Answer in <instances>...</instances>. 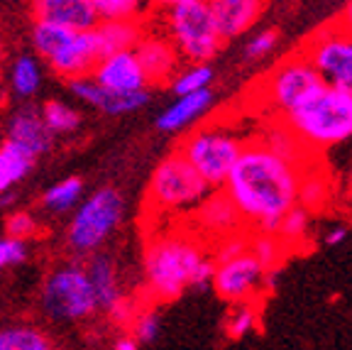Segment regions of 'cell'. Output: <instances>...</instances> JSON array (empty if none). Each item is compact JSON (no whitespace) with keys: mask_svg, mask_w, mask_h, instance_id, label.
<instances>
[{"mask_svg":"<svg viewBox=\"0 0 352 350\" xmlns=\"http://www.w3.org/2000/svg\"><path fill=\"white\" fill-rule=\"evenodd\" d=\"M306 167L276 154L259 137L245 145L223 189L235 201L248 230L276 233L281 218L298 203Z\"/></svg>","mask_w":352,"mask_h":350,"instance_id":"1","label":"cell"},{"mask_svg":"<svg viewBox=\"0 0 352 350\" xmlns=\"http://www.w3.org/2000/svg\"><path fill=\"white\" fill-rule=\"evenodd\" d=\"M144 287L149 301H174L186 289L213 287V247L191 225L154 230L144 245Z\"/></svg>","mask_w":352,"mask_h":350,"instance_id":"2","label":"cell"},{"mask_svg":"<svg viewBox=\"0 0 352 350\" xmlns=\"http://www.w3.org/2000/svg\"><path fill=\"white\" fill-rule=\"evenodd\" d=\"M210 192L213 186L198 174L182 150H174L154 167L149 176L147 194H144V214L152 223L182 218V216L188 218Z\"/></svg>","mask_w":352,"mask_h":350,"instance_id":"3","label":"cell"},{"mask_svg":"<svg viewBox=\"0 0 352 350\" xmlns=\"http://www.w3.org/2000/svg\"><path fill=\"white\" fill-rule=\"evenodd\" d=\"M281 121L292 127L311 152L338 147L352 140V91L325 83L318 93L286 113Z\"/></svg>","mask_w":352,"mask_h":350,"instance_id":"4","label":"cell"},{"mask_svg":"<svg viewBox=\"0 0 352 350\" xmlns=\"http://www.w3.org/2000/svg\"><path fill=\"white\" fill-rule=\"evenodd\" d=\"M32 47L39 59L66 81L94 74L96 64L103 59L96 28L74 30L66 25H56V22L34 20Z\"/></svg>","mask_w":352,"mask_h":350,"instance_id":"5","label":"cell"},{"mask_svg":"<svg viewBox=\"0 0 352 350\" xmlns=\"http://www.w3.org/2000/svg\"><path fill=\"white\" fill-rule=\"evenodd\" d=\"M325 86V79L303 52L279 61L257 86V103L272 118H284Z\"/></svg>","mask_w":352,"mask_h":350,"instance_id":"6","label":"cell"},{"mask_svg":"<svg viewBox=\"0 0 352 350\" xmlns=\"http://www.w3.org/2000/svg\"><path fill=\"white\" fill-rule=\"evenodd\" d=\"M39 304L42 311L56 323H81L100 311L86 265L76 262L59 265L47 274Z\"/></svg>","mask_w":352,"mask_h":350,"instance_id":"7","label":"cell"},{"mask_svg":"<svg viewBox=\"0 0 352 350\" xmlns=\"http://www.w3.org/2000/svg\"><path fill=\"white\" fill-rule=\"evenodd\" d=\"M164 32L176 44L186 64L213 61V56L228 42L206 0L164 10Z\"/></svg>","mask_w":352,"mask_h":350,"instance_id":"8","label":"cell"},{"mask_svg":"<svg viewBox=\"0 0 352 350\" xmlns=\"http://www.w3.org/2000/svg\"><path fill=\"white\" fill-rule=\"evenodd\" d=\"M245 145L248 143L242 140V135L230 127L206 125L186 135L179 150L213 189H223Z\"/></svg>","mask_w":352,"mask_h":350,"instance_id":"9","label":"cell"},{"mask_svg":"<svg viewBox=\"0 0 352 350\" xmlns=\"http://www.w3.org/2000/svg\"><path fill=\"white\" fill-rule=\"evenodd\" d=\"M125 201L118 189H98L76 206L72 223L66 228V245L74 255H94L120 225Z\"/></svg>","mask_w":352,"mask_h":350,"instance_id":"10","label":"cell"},{"mask_svg":"<svg viewBox=\"0 0 352 350\" xmlns=\"http://www.w3.org/2000/svg\"><path fill=\"white\" fill-rule=\"evenodd\" d=\"M301 52L314 61L325 83L352 91V32L336 22L316 32Z\"/></svg>","mask_w":352,"mask_h":350,"instance_id":"11","label":"cell"},{"mask_svg":"<svg viewBox=\"0 0 352 350\" xmlns=\"http://www.w3.org/2000/svg\"><path fill=\"white\" fill-rule=\"evenodd\" d=\"M267 267L254 258L252 250H245L235 258L218 260L213 274V291L228 304L254 301L264 291Z\"/></svg>","mask_w":352,"mask_h":350,"instance_id":"12","label":"cell"},{"mask_svg":"<svg viewBox=\"0 0 352 350\" xmlns=\"http://www.w3.org/2000/svg\"><path fill=\"white\" fill-rule=\"evenodd\" d=\"M188 225L196 230L198 236L213 245V243L223 240V238L248 230L245 218L237 211L235 201L228 196L226 189H213L204 201L198 203V208L188 216Z\"/></svg>","mask_w":352,"mask_h":350,"instance_id":"13","label":"cell"},{"mask_svg":"<svg viewBox=\"0 0 352 350\" xmlns=\"http://www.w3.org/2000/svg\"><path fill=\"white\" fill-rule=\"evenodd\" d=\"M69 91L81 103L108 115H125L132 113V110H140L149 99L147 88L144 91H116V88H108L103 83H98L91 74L69 79Z\"/></svg>","mask_w":352,"mask_h":350,"instance_id":"14","label":"cell"},{"mask_svg":"<svg viewBox=\"0 0 352 350\" xmlns=\"http://www.w3.org/2000/svg\"><path fill=\"white\" fill-rule=\"evenodd\" d=\"M91 76L98 83H103V86L116 88V91H144L149 83L147 74H144V66L135 50L105 54L96 64Z\"/></svg>","mask_w":352,"mask_h":350,"instance_id":"15","label":"cell"},{"mask_svg":"<svg viewBox=\"0 0 352 350\" xmlns=\"http://www.w3.org/2000/svg\"><path fill=\"white\" fill-rule=\"evenodd\" d=\"M140 61L144 66L149 83H171L182 66V54L176 50V44L169 39V34L160 32H144L142 39L135 47Z\"/></svg>","mask_w":352,"mask_h":350,"instance_id":"16","label":"cell"},{"mask_svg":"<svg viewBox=\"0 0 352 350\" xmlns=\"http://www.w3.org/2000/svg\"><path fill=\"white\" fill-rule=\"evenodd\" d=\"M8 140L17 143L20 147L30 150L34 157H42L44 152H50L52 143H54V132L47 125L42 115V108L34 105H22L8 121Z\"/></svg>","mask_w":352,"mask_h":350,"instance_id":"17","label":"cell"},{"mask_svg":"<svg viewBox=\"0 0 352 350\" xmlns=\"http://www.w3.org/2000/svg\"><path fill=\"white\" fill-rule=\"evenodd\" d=\"M32 15L74 30H94L100 22L94 0H32Z\"/></svg>","mask_w":352,"mask_h":350,"instance_id":"18","label":"cell"},{"mask_svg":"<svg viewBox=\"0 0 352 350\" xmlns=\"http://www.w3.org/2000/svg\"><path fill=\"white\" fill-rule=\"evenodd\" d=\"M88 277H91V285H94L96 299H98L100 311L116 313L118 309L125 304V291H122L120 274H118V265L113 258L103 255V252H94L86 262Z\"/></svg>","mask_w":352,"mask_h":350,"instance_id":"19","label":"cell"},{"mask_svg":"<svg viewBox=\"0 0 352 350\" xmlns=\"http://www.w3.org/2000/svg\"><path fill=\"white\" fill-rule=\"evenodd\" d=\"M226 39H235L257 25L270 0H206Z\"/></svg>","mask_w":352,"mask_h":350,"instance_id":"20","label":"cell"},{"mask_svg":"<svg viewBox=\"0 0 352 350\" xmlns=\"http://www.w3.org/2000/svg\"><path fill=\"white\" fill-rule=\"evenodd\" d=\"M210 108H213V93H210V88H204V91L196 93H184V96H176L174 103L162 110V115L157 118V127L162 132L186 130V127L196 125Z\"/></svg>","mask_w":352,"mask_h":350,"instance_id":"21","label":"cell"},{"mask_svg":"<svg viewBox=\"0 0 352 350\" xmlns=\"http://www.w3.org/2000/svg\"><path fill=\"white\" fill-rule=\"evenodd\" d=\"M142 25L135 17H127V20H100L96 25V37H98L103 56L113 54V52L135 50L138 42L142 39Z\"/></svg>","mask_w":352,"mask_h":350,"instance_id":"22","label":"cell"},{"mask_svg":"<svg viewBox=\"0 0 352 350\" xmlns=\"http://www.w3.org/2000/svg\"><path fill=\"white\" fill-rule=\"evenodd\" d=\"M34 154L30 150L20 147L12 140H6L0 145V194L12 192L25 176L32 172Z\"/></svg>","mask_w":352,"mask_h":350,"instance_id":"23","label":"cell"},{"mask_svg":"<svg viewBox=\"0 0 352 350\" xmlns=\"http://www.w3.org/2000/svg\"><path fill=\"white\" fill-rule=\"evenodd\" d=\"M8 83H10V91L15 93L17 99H32V96H37V91L42 88V64H39V56L20 54L17 59H12Z\"/></svg>","mask_w":352,"mask_h":350,"instance_id":"24","label":"cell"},{"mask_svg":"<svg viewBox=\"0 0 352 350\" xmlns=\"http://www.w3.org/2000/svg\"><path fill=\"white\" fill-rule=\"evenodd\" d=\"M330 198V181L323 169L308 165L301 176V189H298V203L308 208L311 214H318L320 208H325Z\"/></svg>","mask_w":352,"mask_h":350,"instance_id":"25","label":"cell"},{"mask_svg":"<svg viewBox=\"0 0 352 350\" xmlns=\"http://www.w3.org/2000/svg\"><path fill=\"white\" fill-rule=\"evenodd\" d=\"M83 198V181L78 176H66V179L56 181L54 186H50L44 192V208L52 214H66L81 203Z\"/></svg>","mask_w":352,"mask_h":350,"instance_id":"26","label":"cell"},{"mask_svg":"<svg viewBox=\"0 0 352 350\" xmlns=\"http://www.w3.org/2000/svg\"><path fill=\"white\" fill-rule=\"evenodd\" d=\"M250 250L267 269H279L286 252H292L276 233H267V230H250Z\"/></svg>","mask_w":352,"mask_h":350,"instance_id":"27","label":"cell"},{"mask_svg":"<svg viewBox=\"0 0 352 350\" xmlns=\"http://www.w3.org/2000/svg\"><path fill=\"white\" fill-rule=\"evenodd\" d=\"M259 329V309L254 301H237L226 316V333L230 340H245Z\"/></svg>","mask_w":352,"mask_h":350,"instance_id":"28","label":"cell"},{"mask_svg":"<svg viewBox=\"0 0 352 350\" xmlns=\"http://www.w3.org/2000/svg\"><path fill=\"white\" fill-rule=\"evenodd\" d=\"M52 340L34 326H10L0 329V350H50Z\"/></svg>","mask_w":352,"mask_h":350,"instance_id":"29","label":"cell"},{"mask_svg":"<svg viewBox=\"0 0 352 350\" xmlns=\"http://www.w3.org/2000/svg\"><path fill=\"white\" fill-rule=\"evenodd\" d=\"M213 76L215 74L210 61H196V64H188L186 69H179L169 86L174 91V96H184V93H196L204 91V88H210Z\"/></svg>","mask_w":352,"mask_h":350,"instance_id":"30","label":"cell"},{"mask_svg":"<svg viewBox=\"0 0 352 350\" xmlns=\"http://www.w3.org/2000/svg\"><path fill=\"white\" fill-rule=\"evenodd\" d=\"M308 225H311V211H308V208H303L301 203H296V206H294L292 211L281 218L279 228H276V236H279L281 240L289 245V250H294L296 245L306 243Z\"/></svg>","mask_w":352,"mask_h":350,"instance_id":"31","label":"cell"},{"mask_svg":"<svg viewBox=\"0 0 352 350\" xmlns=\"http://www.w3.org/2000/svg\"><path fill=\"white\" fill-rule=\"evenodd\" d=\"M42 115L54 135H69L81 125V113L64 101H47L42 105Z\"/></svg>","mask_w":352,"mask_h":350,"instance_id":"32","label":"cell"},{"mask_svg":"<svg viewBox=\"0 0 352 350\" xmlns=\"http://www.w3.org/2000/svg\"><path fill=\"white\" fill-rule=\"evenodd\" d=\"M130 331L135 333V338L140 340V345H152L160 340L162 336V316L157 307H142L135 311L130 321Z\"/></svg>","mask_w":352,"mask_h":350,"instance_id":"33","label":"cell"},{"mask_svg":"<svg viewBox=\"0 0 352 350\" xmlns=\"http://www.w3.org/2000/svg\"><path fill=\"white\" fill-rule=\"evenodd\" d=\"M149 3L152 0H94L100 20H127V17L138 20Z\"/></svg>","mask_w":352,"mask_h":350,"instance_id":"34","label":"cell"},{"mask_svg":"<svg viewBox=\"0 0 352 350\" xmlns=\"http://www.w3.org/2000/svg\"><path fill=\"white\" fill-rule=\"evenodd\" d=\"M279 44V32L276 30H259L245 44V59L248 61H262L276 50Z\"/></svg>","mask_w":352,"mask_h":350,"instance_id":"35","label":"cell"},{"mask_svg":"<svg viewBox=\"0 0 352 350\" xmlns=\"http://www.w3.org/2000/svg\"><path fill=\"white\" fill-rule=\"evenodd\" d=\"M25 260H28V240H20V238L12 236L0 238V272L8 267H15Z\"/></svg>","mask_w":352,"mask_h":350,"instance_id":"36","label":"cell"},{"mask_svg":"<svg viewBox=\"0 0 352 350\" xmlns=\"http://www.w3.org/2000/svg\"><path fill=\"white\" fill-rule=\"evenodd\" d=\"M37 218L30 211H15L6 220V233L12 238H20V240H30L37 233Z\"/></svg>","mask_w":352,"mask_h":350,"instance_id":"37","label":"cell"},{"mask_svg":"<svg viewBox=\"0 0 352 350\" xmlns=\"http://www.w3.org/2000/svg\"><path fill=\"white\" fill-rule=\"evenodd\" d=\"M347 233H350V228H347V225H333V228H330L328 233L323 236V243L328 247H338V245H342V243H345Z\"/></svg>","mask_w":352,"mask_h":350,"instance_id":"38","label":"cell"},{"mask_svg":"<svg viewBox=\"0 0 352 350\" xmlns=\"http://www.w3.org/2000/svg\"><path fill=\"white\" fill-rule=\"evenodd\" d=\"M113 345H116L118 350H135V348H140V340L135 338V333L130 331V333H122L120 338H116Z\"/></svg>","mask_w":352,"mask_h":350,"instance_id":"39","label":"cell"},{"mask_svg":"<svg viewBox=\"0 0 352 350\" xmlns=\"http://www.w3.org/2000/svg\"><path fill=\"white\" fill-rule=\"evenodd\" d=\"M191 3H201V0H152V6H157L160 10H171V8L191 6Z\"/></svg>","mask_w":352,"mask_h":350,"instance_id":"40","label":"cell"},{"mask_svg":"<svg viewBox=\"0 0 352 350\" xmlns=\"http://www.w3.org/2000/svg\"><path fill=\"white\" fill-rule=\"evenodd\" d=\"M338 25H340L342 30H347V32H352V0L345 6V10L340 12V17H338Z\"/></svg>","mask_w":352,"mask_h":350,"instance_id":"41","label":"cell"},{"mask_svg":"<svg viewBox=\"0 0 352 350\" xmlns=\"http://www.w3.org/2000/svg\"><path fill=\"white\" fill-rule=\"evenodd\" d=\"M3 59H6V39L0 34V64H3Z\"/></svg>","mask_w":352,"mask_h":350,"instance_id":"42","label":"cell"}]
</instances>
